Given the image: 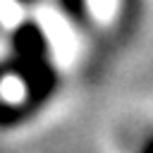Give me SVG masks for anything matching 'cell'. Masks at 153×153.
Wrapping results in <instances>:
<instances>
[{
    "label": "cell",
    "mask_w": 153,
    "mask_h": 153,
    "mask_svg": "<svg viewBox=\"0 0 153 153\" xmlns=\"http://www.w3.org/2000/svg\"><path fill=\"white\" fill-rule=\"evenodd\" d=\"M12 50L17 57V65H33L41 60H48V41L38 24L24 22L12 33Z\"/></svg>",
    "instance_id": "cell-1"
},
{
    "label": "cell",
    "mask_w": 153,
    "mask_h": 153,
    "mask_svg": "<svg viewBox=\"0 0 153 153\" xmlns=\"http://www.w3.org/2000/svg\"><path fill=\"white\" fill-rule=\"evenodd\" d=\"M55 2H57V7L62 10V14L69 22H74L79 26L88 24V19H91V14H88V0H55Z\"/></svg>",
    "instance_id": "cell-2"
},
{
    "label": "cell",
    "mask_w": 153,
    "mask_h": 153,
    "mask_svg": "<svg viewBox=\"0 0 153 153\" xmlns=\"http://www.w3.org/2000/svg\"><path fill=\"white\" fill-rule=\"evenodd\" d=\"M141 148H143V151H153V136H151L148 141H143V143H141Z\"/></svg>",
    "instance_id": "cell-3"
},
{
    "label": "cell",
    "mask_w": 153,
    "mask_h": 153,
    "mask_svg": "<svg viewBox=\"0 0 153 153\" xmlns=\"http://www.w3.org/2000/svg\"><path fill=\"white\" fill-rule=\"evenodd\" d=\"M19 2H33V0H19Z\"/></svg>",
    "instance_id": "cell-4"
}]
</instances>
